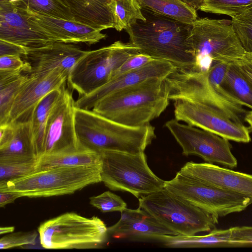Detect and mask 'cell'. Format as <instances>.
<instances>
[{
    "label": "cell",
    "instance_id": "23",
    "mask_svg": "<svg viewBox=\"0 0 252 252\" xmlns=\"http://www.w3.org/2000/svg\"><path fill=\"white\" fill-rule=\"evenodd\" d=\"M231 234V228L214 229L204 235H165L158 240L169 248H229L233 247Z\"/></svg>",
    "mask_w": 252,
    "mask_h": 252
},
{
    "label": "cell",
    "instance_id": "18",
    "mask_svg": "<svg viewBox=\"0 0 252 252\" xmlns=\"http://www.w3.org/2000/svg\"><path fill=\"white\" fill-rule=\"evenodd\" d=\"M28 49L24 58L30 63L31 75H40L60 69L68 76L77 62L87 51L70 43L56 42L47 46Z\"/></svg>",
    "mask_w": 252,
    "mask_h": 252
},
{
    "label": "cell",
    "instance_id": "14",
    "mask_svg": "<svg viewBox=\"0 0 252 252\" xmlns=\"http://www.w3.org/2000/svg\"><path fill=\"white\" fill-rule=\"evenodd\" d=\"M0 39L29 49L51 45L56 39L16 4L0 2Z\"/></svg>",
    "mask_w": 252,
    "mask_h": 252
},
{
    "label": "cell",
    "instance_id": "4",
    "mask_svg": "<svg viewBox=\"0 0 252 252\" xmlns=\"http://www.w3.org/2000/svg\"><path fill=\"white\" fill-rule=\"evenodd\" d=\"M75 128L80 146L99 153L104 151L131 154L144 152L156 137L155 127L151 124L127 126L92 110L77 107Z\"/></svg>",
    "mask_w": 252,
    "mask_h": 252
},
{
    "label": "cell",
    "instance_id": "32",
    "mask_svg": "<svg viewBox=\"0 0 252 252\" xmlns=\"http://www.w3.org/2000/svg\"><path fill=\"white\" fill-rule=\"evenodd\" d=\"M252 8V0H204L200 10L234 18Z\"/></svg>",
    "mask_w": 252,
    "mask_h": 252
},
{
    "label": "cell",
    "instance_id": "34",
    "mask_svg": "<svg viewBox=\"0 0 252 252\" xmlns=\"http://www.w3.org/2000/svg\"><path fill=\"white\" fill-rule=\"evenodd\" d=\"M231 24L246 52L252 53V8L232 18Z\"/></svg>",
    "mask_w": 252,
    "mask_h": 252
},
{
    "label": "cell",
    "instance_id": "46",
    "mask_svg": "<svg viewBox=\"0 0 252 252\" xmlns=\"http://www.w3.org/2000/svg\"><path fill=\"white\" fill-rule=\"evenodd\" d=\"M21 0H0V2H6L12 4H15L19 2Z\"/></svg>",
    "mask_w": 252,
    "mask_h": 252
},
{
    "label": "cell",
    "instance_id": "22",
    "mask_svg": "<svg viewBox=\"0 0 252 252\" xmlns=\"http://www.w3.org/2000/svg\"><path fill=\"white\" fill-rule=\"evenodd\" d=\"M12 124L13 133L9 140L0 146V161H31L38 159L35 154L31 121Z\"/></svg>",
    "mask_w": 252,
    "mask_h": 252
},
{
    "label": "cell",
    "instance_id": "9",
    "mask_svg": "<svg viewBox=\"0 0 252 252\" xmlns=\"http://www.w3.org/2000/svg\"><path fill=\"white\" fill-rule=\"evenodd\" d=\"M139 207L178 235H194L210 231L218 218L164 188L142 197Z\"/></svg>",
    "mask_w": 252,
    "mask_h": 252
},
{
    "label": "cell",
    "instance_id": "42",
    "mask_svg": "<svg viewBox=\"0 0 252 252\" xmlns=\"http://www.w3.org/2000/svg\"><path fill=\"white\" fill-rule=\"evenodd\" d=\"M21 197L17 193L9 191H0V207H4L7 204L13 202Z\"/></svg>",
    "mask_w": 252,
    "mask_h": 252
},
{
    "label": "cell",
    "instance_id": "27",
    "mask_svg": "<svg viewBox=\"0 0 252 252\" xmlns=\"http://www.w3.org/2000/svg\"><path fill=\"white\" fill-rule=\"evenodd\" d=\"M62 88L54 90L46 95L38 104L31 117V129L37 158L41 148L49 116L61 95Z\"/></svg>",
    "mask_w": 252,
    "mask_h": 252
},
{
    "label": "cell",
    "instance_id": "3",
    "mask_svg": "<svg viewBox=\"0 0 252 252\" xmlns=\"http://www.w3.org/2000/svg\"><path fill=\"white\" fill-rule=\"evenodd\" d=\"M169 100L165 78H152L105 96L92 110L122 125L141 127L158 117Z\"/></svg>",
    "mask_w": 252,
    "mask_h": 252
},
{
    "label": "cell",
    "instance_id": "39",
    "mask_svg": "<svg viewBox=\"0 0 252 252\" xmlns=\"http://www.w3.org/2000/svg\"><path fill=\"white\" fill-rule=\"evenodd\" d=\"M25 69L29 74L31 71V66L29 62L24 61L17 56H0V70H14Z\"/></svg>",
    "mask_w": 252,
    "mask_h": 252
},
{
    "label": "cell",
    "instance_id": "12",
    "mask_svg": "<svg viewBox=\"0 0 252 252\" xmlns=\"http://www.w3.org/2000/svg\"><path fill=\"white\" fill-rule=\"evenodd\" d=\"M186 156L195 155L207 163H216L230 168L237 165V160L231 152L228 140L215 133L175 119L165 125Z\"/></svg>",
    "mask_w": 252,
    "mask_h": 252
},
{
    "label": "cell",
    "instance_id": "36",
    "mask_svg": "<svg viewBox=\"0 0 252 252\" xmlns=\"http://www.w3.org/2000/svg\"><path fill=\"white\" fill-rule=\"evenodd\" d=\"M37 235L35 231L12 233L0 238V249L4 250L34 245Z\"/></svg>",
    "mask_w": 252,
    "mask_h": 252
},
{
    "label": "cell",
    "instance_id": "10",
    "mask_svg": "<svg viewBox=\"0 0 252 252\" xmlns=\"http://www.w3.org/2000/svg\"><path fill=\"white\" fill-rule=\"evenodd\" d=\"M137 53V47L120 40L87 51L70 72L67 80L68 88L77 92L79 97L89 94L108 83L112 73Z\"/></svg>",
    "mask_w": 252,
    "mask_h": 252
},
{
    "label": "cell",
    "instance_id": "26",
    "mask_svg": "<svg viewBox=\"0 0 252 252\" xmlns=\"http://www.w3.org/2000/svg\"><path fill=\"white\" fill-rule=\"evenodd\" d=\"M140 7L182 22L193 24L196 10L181 0H136Z\"/></svg>",
    "mask_w": 252,
    "mask_h": 252
},
{
    "label": "cell",
    "instance_id": "45",
    "mask_svg": "<svg viewBox=\"0 0 252 252\" xmlns=\"http://www.w3.org/2000/svg\"><path fill=\"white\" fill-rule=\"evenodd\" d=\"M14 230V227L13 226H6V227H1L0 228V233L1 235L12 233Z\"/></svg>",
    "mask_w": 252,
    "mask_h": 252
},
{
    "label": "cell",
    "instance_id": "19",
    "mask_svg": "<svg viewBox=\"0 0 252 252\" xmlns=\"http://www.w3.org/2000/svg\"><path fill=\"white\" fill-rule=\"evenodd\" d=\"M121 213L119 221L108 227V233L114 238L158 240L165 235L179 236L139 207L136 209L126 208Z\"/></svg>",
    "mask_w": 252,
    "mask_h": 252
},
{
    "label": "cell",
    "instance_id": "8",
    "mask_svg": "<svg viewBox=\"0 0 252 252\" xmlns=\"http://www.w3.org/2000/svg\"><path fill=\"white\" fill-rule=\"evenodd\" d=\"M40 243L46 249L98 248L105 242L108 228L98 217L66 213L41 223Z\"/></svg>",
    "mask_w": 252,
    "mask_h": 252
},
{
    "label": "cell",
    "instance_id": "2",
    "mask_svg": "<svg viewBox=\"0 0 252 252\" xmlns=\"http://www.w3.org/2000/svg\"><path fill=\"white\" fill-rule=\"evenodd\" d=\"M146 20H138L125 31L129 42L139 52L168 62L178 69L192 70L195 59L188 42L192 24H188L141 8Z\"/></svg>",
    "mask_w": 252,
    "mask_h": 252
},
{
    "label": "cell",
    "instance_id": "21",
    "mask_svg": "<svg viewBox=\"0 0 252 252\" xmlns=\"http://www.w3.org/2000/svg\"><path fill=\"white\" fill-rule=\"evenodd\" d=\"M74 20L95 29L114 28L113 0H60Z\"/></svg>",
    "mask_w": 252,
    "mask_h": 252
},
{
    "label": "cell",
    "instance_id": "6",
    "mask_svg": "<svg viewBox=\"0 0 252 252\" xmlns=\"http://www.w3.org/2000/svg\"><path fill=\"white\" fill-rule=\"evenodd\" d=\"M195 62L192 70L202 73L222 63L236 62L243 57V48L231 24L227 20L197 19L188 39Z\"/></svg>",
    "mask_w": 252,
    "mask_h": 252
},
{
    "label": "cell",
    "instance_id": "20",
    "mask_svg": "<svg viewBox=\"0 0 252 252\" xmlns=\"http://www.w3.org/2000/svg\"><path fill=\"white\" fill-rule=\"evenodd\" d=\"M31 19L57 42L91 45L106 37L101 31L74 21L55 18L27 10Z\"/></svg>",
    "mask_w": 252,
    "mask_h": 252
},
{
    "label": "cell",
    "instance_id": "33",
    "mask_svg": "<svg viewBox=\"0 0 252 252\" xmlns=\"http://www.w3.org/2000/svg\"><path fill=\"white\" fill-rule=\"evenodd\" d=\"M38 159L31 161H0V183L17 179L35 171Z\"/></svg>",
    "mask_w": 252,
    "mask_h": 252
},
{
    "label": "cell",
    "instance_id": "5",
    "mask_svg": "<svg viewBox=\"0 0 252 252\" xmlns=\"http://www.w3.org/2000/svg\"><path fill=\"white\" fill-rule=\"evenodd\" d=\"M101 165L54 167L35 170L25 176L0 183V191L20 197H46L72 194L101 182Z\"/></svg>",
    "mask_w": 252,
    "mask_h": 252
},
{
    "label": "cell",
    "instance_id": "25",
    "mask_svg": "<svg viewBox=\"0 0 252 252\" xmlns=\"http://www.w3.org/2000/svg\"><path fill=\"white\" fill-rule=\"evenodd\" d=\"M229 63H222L211 67L206 72L200 73L212 93L222 102L240 116L248 112L242 104L227 90L223 78Z\"/></svg>",
    "mask_w": 252,
    "mask_h": 252
},
{
    "label": "cell",
    "instance_id": "43",
    "mask_svg": "<svg viewBox=\"0 0 252 252\" xmlns=\"http://www.w3.org/2000/svg\"><path fill=\"white\" fill-rule=\"evenodd\" d=\"M187 5L195 9L200 10V8L204 0H181Z\"/></svg>",
    "mask_w": 252,
    "mask_h": 252
},
{
    "label": "cell",
    "instance_id": "1",
    "mask_svg": "<svg viewBox=\"0 0 252 252\" xmlns=\"http://www.w3.org/2000/svg\"><path fill=\"white\" fill-rule=\"evenodd\" d=\"M173 100L175 119L228 140L249 143V128L241 116L218 99L204 80L188 77L177 86Z\"/></svg>",
    "mask_w": 252,
    "mask_h": 252
},
{
    "label": "cell",
    "instance_id": "17",
    "mask_svg": "<svg viewBox=\"0 0 252 252\" xmlns=\"http://www.w3.org/2000/svg\"><path fill=\"white\" fill-rule=\"evenodd\" d=\"M180 172L221 189L252 200V175L210 163L188 162Z\"/></svg>",
    "mask_w": 252,
    "mask_h": 252
},
{
    "label": "cell",
    "instance_id": "41",
    "mask_svg": "<svg viewBox=\"0 0 252 252\" xmlns=\"http://www.w3.org/2000/svg\"><path fill=\"white\" fill-rule=\"evenodd\" d=\"M235 63L242 74L252 85V53L245 52Z\"/></svg>",
    "mask_w": 252,
    "mask_h": 252
},
{
    "label": "cell",
    "instance_id": "13",
    "mask_svg": "<svg viewBox=\"0 0 252 252\" xmlns=\"http://www.w3.org/2000/svg\"><path fill=\"white\" fill-rule=\"evenodd\" d=\"M75 108L72 93L63 86L49 116L38 159L83 148L76 135Z\"/></svg>",
    "mask_w": 252,
    "mask_h": 252
},
{
    "label": "cell",
    "instance_id": "16",
    "mask_svg": "<svg viewBox=\"0 0 252 252\" xmlns=\"http://www.w3.org/2000/svg\"><path fill=\"white\" fill-rule=\"evenodd\" d=\"M177 68L171 63L155 59L145 65L115 77L88 95L79 97L75 106L90 109L105 96L152 78H166Z\"/></svg>",
    "mask_w": 252,
    "mask_h": 252
},
{
    "label": "cell",
    "instance_id": "24",
    "mask_svg": "<svg viewBox=\"0 0 252 252\" xmlns=\"http://www.w3.org/2000/svg\"><path fill=\"white\" fill-rule=\"evenodd\" d=\"M101 164L100 153L87 149L44 156L38 159L36 170L54 167L96 166Z\"/></svg>",
    "mask_w": 252,
    "mask_h": 252
},
{
    "label": "cell",
    "instance_id": "15",
    "mask_svg": "<svg viewBox=\"0 0 252 252\" xmlns=\"http://www.w3.org/2000/svg\"><path fill=\"white\" fill-rule=\"evenodd\" d=\"M68 74L60 69L40 75H31L19 92L8 124L30 121L39 102L49 93L65 86Z\"/></svg>",
    "mask_w": 252,
    "mask_h": 252
},
{
    "label": "cell",
    "instance_id": "28",
    "mask_svg": "<svg viewBox=\"0 0 252 252\" xmlns=\"http://www.w3.org/2000/svg\"><path fill=\"white\" fill-rule=\"evenodd\" d=\"M227 90L242 104L252 110V85L235 62L228 64L223 78Z\"/></svg>",
    "mask_w": 252,
    "mask_h": 252
},
{
    "label": "cell",
    "instance_id": "37",
    "mask_svg": "<svg viewBox=\"0 0 252 252\" xmlns=\"http://www.w3.org/2000/svg\"><path fill=\"white\" fill-rule=\"evenodd\" d=\"M154 60L155 59L151 57L139 52L133 54L112 73L110 81L124 73L142 67Z\"/></svg>",
    "mask_w": 252,
    "mask_h": 252
},
{
    "label": "cell",
    "instance_id": "44",
    "mask_svg": "<svg viewBox=\"0 0 252 252\" xmlns=\"http://www.w3.org/2000/svg\"><path fill=\"white\" fill-rule=\"evenodd\" d=\"M244 120L249 124V129L252 131V110L248 112L244 117Z\"/></svg>",
    "mask_w": 252,
    "mask_h": 252
},
{
    "label": "cell",
    "instance_id": "31",
    "mask_svg": "<svg viewBox=\"0 0 252 252\" xmlns=\"http://www.w3.org/2000/svg\"><path fill=\"white\" fill-rule=\"evenodd\" d=\"M15 4L32 13L74 21L69 8L60 0H21Z\"/></svg>",
    "mask_w": 252,
    "mask_h": 252
},
{
    "label": "cell",
    "instance_id": "11",
    "mask_svg": "<svg viewBox=\"0 0 252 252\" xmlns=\"http://www.w3.org/2000/svg\"><path fill=\"white\" fill-rule=\"evenodd\" d=\"M164 188L218 218L241 212L252 203L247 197L205 183L180 171Z\"/></svg>",
    "mask_w": 252,
    "mask_h": 252
},
{
    "label": "cell",
    "instance_id": "29",
    "mask_svg": "<svg viewBox=\"0 0 252 252\" xmlns=\"http://www.w3.org/2000/svg\"><path fill=\"white\" fill-rule=\"evenodd\" d=\"M29 78V74H22L16 78L0 82V126L8 124L16 96Z\"/></svg>",
    "mask_w": 252,
    "mask_h": 252
},
{
    "label": "cell",
    "instance_id": "7",
    "mask_svg": "<svg viewBox=\"0 0 252 252\" xmlns=\"http://www.w3.org/2000/svg\"><path fill=\"white\" fill-rule=\"evenodd\" d=\"M99 153L101 182L111 190L126 191L139 199L164 188L165 181L150 168L144 152L131 154L104 151Z\"/></svg>",
    "mask_w": 252,
    "mask_h": 252
},
{
    "label": "cell",
    "instance_id": "30",
    "mask_svg": "<svg viewBox=\"0 0 252 252\" xmlns=\"http://www.w3.org/2000/svg\"><path fill=\"white\" fill-rule=\"evenodd\" d=\"M113 12L114 28L118 32L126 30L138 20H146L136 0H113Z\"/></svg>",
    "mask_w": 252,
    "mask_h": 252
},
{
    "label": "cell",
    "instance_id": "35",
    "mask_svg": "<svg viewBox=\"0 0 252 252\" xmlns=\"http://www.w3.org/2000/svg\"><path fill=\"white\" fill-rule=\"evenodd\" d=\"M91 205L103 213L122 212L126 208V203L118 195L106 191L98 195L90 198Z\"/></svg>",
    "mask_w": 252,
    "mask_h": 252
},
{
    "label": "cell",
    "instance_id": "38",
    "mask_svg": "<svg viewBox=\"0 0 252 252\" xmlns=\"http://www.w3.org/2000/svg\"><path fill=\"white\" fill-rule=\"evenodd\" d=\"M231 229L233 248L252 247V226H236Z\"/></svg>",
    "mask_w": 252,
    "mask_h": 252
},
{
    "label": "cell",
    "instance_id": "40",
    "mask_svg": "<svg viewBox=\"0 0 252 252\" xmlns=\"http://www.w3.org/2000/svg\"><path fill=\"white\" fill-rule=\"evenodd\" d=\"M27 53V48L0 39V56L11 55L24 58Z\"/></svg>",
    "mask_w": 252,
    "mask_h": 252
}]
</instances>
